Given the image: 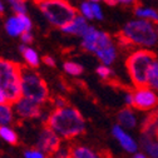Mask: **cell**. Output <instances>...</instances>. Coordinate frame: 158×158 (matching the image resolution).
<instances>
[{
    "label": "cell",
    "mask_w": 158,
    "mask_h": 158,
    "mask_svg": "<svg viewBox=\"0 0 158 158\" xmlns=\"http://www.w3.org/2000/svg\"><path fill=\"white\" fill-rule=\"evenodd\" d=\"M5 11V5H4V0H0V14H3Z\"/></svg>",
    "instance_id": "37"
},
{
    "label": "cell",
    "mask_w": 158,
    "mask_h": 158,
    "mask_svg": "<svg viewBox=\"0 0 158 158\" xmlns=\"http://www.w3.org/2000/svg\"><path fill=\"white\" fill-rule=\"evenodd\" d=\"M133 158H149L146 153H141V152H137V153H134V156H133Z\"/></svg>",
    "instance_id": "36"
},
{
    "label": "cell",
    "mask_w": 158,
    "mask_h": 158,
    "mask_svg": "<svg viewBox=\"0 0 158 158\" xmlns=\"http://www.w3.org/2000/svg\"><path fill=\"white\" fill-rule=\"evenodd\" d=\"M112 134H113V137L118 141V143L121 144V147L126 152H128V153H137L138 144H137L134 138L124 128H122L121 126L115 124L112 128Z\"/></svg>",
    "instance_id": "11"
},
{
    "label": "cell",
    "mask_w": 158,
    "mask_h": 158,
    "mask_svg": "<svg viewBox=\"0 0 158 158\" xmlns=\"http://www.w3.org/2000/svg\"><path fill=\"white\" fill-rule=\"evenodd\" d=\"M4 2H8L9 6L15 13V15L27 14V6H25V4L23 2H20V0H4Z\"/></svg>",
    "instance_id": "24"
},
{
    "label": "cell",
    "mask_w": 158,
    "mask_h": 158,
    "mask_svg": "<svg viewBox=\"0 0 158 158\" xmlns=\"http://www.w3.org/2000/svg\"><path fill=\"white\" fill-rule=\"evenodd\" d=\"M8 103V99H6V97H5V94L0 90V106L2 104H6Z\"/></svg>",
    "instance_id": "35"
},
{
    "label": "cell",
    "mask_w": 158,
    "mask_h": 158,
    "mask_svg": "<svg viewBox=\"0 0 158 158\" xmlns=\"http://www.w3.org/2000/svg\"><path fill=\"white\" fill-rule=\"evenodd\" d=\"M97 74L99 75L102 79H109L112 77V74H113V70L110 69V67L101 64L99 67L97 68Z\"/></svg>",
    "instance_id": "28"
},
{
    "label": "cell",
    "mask_w": 158,
    "mask_h": 158,
    "mask_svg": "<svg viewBox=\"0 0 158 158\" xmlns=\"http://www.w3.org/2000/svg\"><path fill=\"white\" fill-rule=\"evenodd\" d=\"M31 20L27 14L13 15L6 19L5 22V31L13 38H20V35L25 31H31Z\"/></svg>",
    "instance_id": "8"
},
{
    "label": "cell",
    "mask_w": 158,
    "mask_h": 158,
    "mask_svg": "<svg viewBox=\"0 0 158 158\" xmlns=\"http://www.w3.org/2000/svg\"><path fill=\"white\" fill-rule=\"evenodd\" d=\"M147 87H149L151 89H153L154 92H158V60H156L152 63L149 72H148V77H147Z\"/></svg>",
    "instance_id": "21"
},
{
    "label": "cell",
    "mask_w": 158,
    "mask_h": 158,
    "mask_svg": "<svg viewBox=\"0 0 158 158\" xmlns=\"http://www.w3.org/2000/svg\"><path fill=\"white\" fill-rule=\"evenodd\" d=\"M90 6H92V11H93V18L97 19V20H103V10L99 5V3H90Z\"/></svg>",
    "instance_id": "29"
},
{
    "label": "cell",
    "mask_w": 158,
    "mask_h": 158,
    "mask_svg": "<svg viewBox=\"0 0 158 158\" xmlns=\"http://www.w3.org/2000/svg\"><path fill=\"white\" fill-rule=\"evenodd\" d=\"M121 39L127 44L148 49L154 47L158 42V28L154 23L142 19H133L123 27Z\"/></svg>",
    "instance_id": "2"
},
{
    "label": "cell",
    "mask_w": 158,
    "mask_h": 158,
    "mask_svg": "<svg viewBox=\"0 0 158 158\" xmlns=\"http://www.w3.org/2000/svg\"><path fill=\"white\" fill-rule=\"evenodd\" d=\"M70 158H103V156L87 146H73L70 147Z\"/></svg>",
    "instance_id": "18"
},
{
    "label": "cell",
    "mask_w": 158,
    "mask_h": 158,
    "mask_svg": "<svg viewBox=\"0 0 158 158\" xmlns=\"http://www.w3.org/2000/svg\"><path fill=\"white\" fill-rule=\"evenodd\" d=\"M62 146L60 138H59L49 127H44L40 133L38 135L36 139V147L38 149H40L42 152H44L47 156L52 154L53 152H55L59 147Z\"/></svg>",
    "instance_id": "9"
},
{
    "label": "cell",
    "mask_w": 158,
    "mask_h": 158,
    "mask_svg": "<svg viewBox=\"0 0 158 158\" xmlns=\"http://www.w3.org/2000/svg\"><path fill=\"white\" fill-rule=\"evenodd\" d=\"M79 11H81L79 15H82L84 19H87V20H92V19H94L92 6H90L89 2H84V3H82L81 5H79Z\"/></svg>",
    "instance_id": "25"
},
{
    "label": "cell",
    "mask_w": 158,
    "mask_h": 158,
    "mask_svg": "<svg viewBox=\"0 0 158 158\" xmlns=\"http://www.w3.org/2000/svg\"><path fill=\"white\" fill-rule=\"evenodd\" d=\"M104 2H107L109 4H114V0H104Z\"/></svg>",
    "instance_id": "38"
},
{
    "label": "cell",
    "mask_w": 158,
    "mask_h": 158,
    "mask_svg": "<svg viewBox=\"0 0 158 158\" xmlns=\"http://www.w3.org/2000/svg\"><path fill=\"white\" fill-rule=\"evenodd\" d=\"M95 55H97V58L102 62L103 65H108V67H109V65L115 60V58H117V49H115V47L112 44V45L108 47V48H104V49H102V50H99V52H97Z\"/></svg>",
    "instance_id": "19"
},
{
    "label": "cell",
    "mask_w": 158,
    "mask_h": 158,
    "mask_svg": "<svg viewBox=\"0 0 158 158\" xmlns=\"http://www.w3.org/2000/svg\"><path fill=\"white\" fill-rule=\"evenodd\" d=\"M98 29L94 27H89L85 34L82 36V48L87 52L94 53L95 52V44H97V36H98Z\"/></svg>",
    "instance_id": "16"
},
{
    "label": "cell",
    "mask_w": 158,
    "mask_h": 158,
    "mask_svg": "<svg viewBox=\"0 0 158 158\" xmlns=\"http://www.w3.org/2000/svg\"><path fill=\"white\" fill-rule=\"evenodd\" d=\"M24 158H48V156L38 148H29L24 152Z\"/></svg>",
    "instance_id": "27"
},
{
    "label": "cell",
    "mask_w": 158,
    "mask_h": 158,
    "mask_svg": "<svg viewBox=\"0 0 158 158\" xmlns=\"http://www.w3.org/2000/svg\"><path fill=\"white\" fill-rule=\"evenodd\" d=\"M124 102L127 104V107L132 108L133 107V93L132 92H127L124 95Z\"/></svg>",
    "instance_id": "32"
},
{
    "label": "cell",
    "mask_w": 158,
    "mask_h": 158,
    "mask_svg": "<svg viewBox=\"0 0 158 158\" xmlns=\"http://www.w3.org/2000/svg\"><path fill=\"white\" fill-rule=\"evenodd\" d=\"M43 62L48 65V67H55V60H54V58L50 56V55H47L43 58Z\"/></svg>",
    "instance_id": "33"
},
{
    "label": "cell",
    "mask_w": 158,
    "mask_h": 158,
    "mask_svg": "<svg viewBox=\"0 0 158 158\" xmlns=\"http://www.w3.org/2000/svg\"><path fill=\"white\" fill-rule=\"evenodd\" d=\"M63 69L67 74L69 75H73V77H78L83 73V67L79 64V63H75V62H64L63 64Z\"/></svg>",
    "instance_id": "23"
},
{
    "label": "cell",
    "mask_w": 158,
    "mask_h": 158,
    "mask_svg": "<svg viewBox=\"0 0 158 158\" xmlns=\"http://www.w3.org/2000/svg\"><path fill=\"white\" fill-rule=\"evenodd\" d=\"M47 127H49L60 139H72L84 133L85 121L78 109L67 106L60 109H54L48 115Z\"/></svg>",
    "instance_id": "1"
},
{
    "label": "cell",
    "mask_w": 158,
    "mask_h": 158,
    "mask_svg": "<svg viewBox=\"0 0 158 158\" xmlns=\"http://www.w3.org/2000/svg\"><path fill=\"white\" fill-rule=\"evenodd\" d=\"M141 146L149 158H158V141L154 137L142 134Z\"/></svg>",
    "instance_id": "15"
},
{
    "label": "cell",
    "mask_w": 158,
    "mask_h": 158,
    "mask_svg": "<svg viewBox=\"0 0 158 158\" xmlns=\"http://www.w3.org/2000/svg\"><path fill=\"white\" fill-rule=\"evenodd\" d=\"M158 106V95L149 87H139L133 92V108L138 110H152Z\"/></svg>",
    "instance_id": "7"
},
{
    "label": "cell",
    "mask_w": 158,
    "mask_h": 158,
    "mask_svg": "<svg viewBox=\"0 0 158 158\" xmlns=\"http://www.w3.org/2000/svg\"><path fill=\"white\" fill-rule=\"evenodd\" d=\"M22 97L38 103L44 104L49 98V90L44 79L33 69L22 67Z\"/></svg>",
    "instance_id": "6"
},
{
    "label": "cell",
    "mask_w": 158,
    "mask_h": 158,
    "mask_svg": "<svg viewBox=\"0 0 158 158\" xmlns=\"http://www.w3.org/2000/svg\"><path fill=\"white\" fill-rule=\"evenodd\" d=\"M14 119V110L11 104H2L0 106V127L10 126Z\"/></svg>",
    "instance_id": "20"
},
{
    "label": "cell",
    "mask_w": 158,
    "mask_h": 158,
    "mask_svg": "<svg viewBox=\"0 0 158 158\" xmlns=\"http://www.w3.org/2000/svg\"><path fill=\"white\" fill-rule=\"evenodd\" d=\"M0 138H2L3 141H5L6 143L13 144V146L18 143V134L10 126L0 127Z\"/></svg>",
    "instance_id": "22"
},
{
    "label": "cell",
    "mask_w": 158,
    "mask_h": 158,
    "mask_svg": "<svg viewBox=\"0 0 158 158\" xmlns=\"http://www.w3.org/2000/svg\"><path fill=\"white\" fill-rule=\"evenodd\" d=\"M98 2H101V0H89V3H98Z\"/></svg>",
    "instance_id": "39"
},
{
    "label": "cell",
    "mask_w": 158,
    "mask_h": 158,
    "mask_svg": "<svg viewBox=\"0 0 158 158\" xmlns=\"http://www.w3.org/2000/svg\"><path fill=\"white\" fill-rule=\"evenodd\" d=\"M19 50H20L23 58L25 63L30 67V68H36L40 64V58H39V54L35 49H33L29 45H25V44H20L19 45Z\"/></svg>",
    "instance_id": "14"
},
{
    "label": "cell",
    "mask_w": 158,
    "mask_h": 158,
    "mask_svg": "<svg viewBox=\"0 0 158 158\" xmlns=\"http://www.w3.org/2000/svg\"><path fill=\"white\" fill-rule=\"evenodd\" d=\"M90 25L88 24V20L84 19L82 15H77L73 20L65 25L64 28H62V31L69 35H75V36H83L85 34V31L88 30Z\"/></svg>",
    "instance_id": "12"
},
{
    "label": "cell",
    "mask_w": 158,
    "mask_h": 158,
    "mask_svg": "<svg viewBox=\"0 0 158 158\" xmlns=\"http://www.w3.org/2000/svg\"><path fill=\"white\" fill-rule=\"evenodd\" d=\"M22 67L15 62L0 58V90L9 104H15L22 98Z\"/></svg>",
    "instance_id": "3"
},
{
    "label": "cell",
    "mask_w": 158,
    "mask_h": 158,
    "mask_svg": "<svg viewBox=\"0 0 158 158\" xmlns=\"http://www.w3.org/2000/svg\"><path fill=\"white\" fill-rule=\"evenodd\" d=\"M156 139L158 141V132H157V134H156Z\"/></svg>",
    "instance_id": "40"
},
{
    "label": "cell",
    "mask_w": 158,
    "mask_h": 158,
    "mask_svg": "<svg viewBox=\"0 0 158 158\" xmlns=\"http://www.w3.org/2000/svg\"><path fill=\"white\" fill-rule=\"evenodd\" d=\"M47 20L56 28H64L77 16V10L67 0H35Z\"/></svg>",
    "instance_id": "4"
},
{
    "label": "cell",
    "mask_w": 158,
    "mask_h": 158,
    "mask_svg": "<svg viewBox=\"0 0 158 158\" xmlns=\"http://www.w3.org/2000/svg\"><path fill=\"white\" fill-rule=\"evenodd\" d=\"M20 2H23V3H24V2H25V0H20Z\"/></svg>",
    "instance_id": "41"
},
{
    "label": "cell",
    "mask_w": 158,
    "mask_h": 158,
    "mask_svg": "<svg viewBox=\"0 0 158 158\" xmlns=\"http://www.w3.org/2000/svg\"><path fill=\"white\" fill-rule=\"evenodd\" d=\"M134 15L137 16V19H142V20H147V22H151V23H154V24L158 23V11L153 8L135 6Z\"/></svg>",
    "instance_id": "17"
},
{
    "label": "cell",
    "mask_w": 158,
    "mask_h": 158,
    "mask_svg": "<svg viewBox=\"0 0 158 158\" xmlns=\"http://www.w3.org/2000/svg\"><path fill=\"white\" fill-rule=\"evenodd\" d=\"M137 0H114V3L117 4H122V5H133L135 4Z\"/></svg>",
    "instance_id": "34"
},
{
    "label": "cell",
    "mask_w": 158,
    "mask_h": 158,
    "mask_svg": "<svg viewBox=\"0 0 158 158\" xmlns=\"http://www.w3.org/2000/svg\"><path fill=\"white\" fill-rule=\"evenodd\" d=\"M20 40H22V44H25V45H29L31 42H33V34L31 31H25L20 35Z\"/></svg>",
    "instance_id": "31"
},
{
    "label": "cell",
    "mask_w": 158,
    "mask_h": 158,
    "mask_svg": "<svg viewBox=\"0 0 158 158\" xmlns=\"http://www.w3.org/2000/svg\"><path fill=\"white\" fill-rule=\"evenodd\" d=\"M14 108L15 113L22 119H31V118H38L42 115V106L24 97H22L14 104Z\"/></svg>",
    "instance_id": "10"
},
{
    "label": "cell",
    "mask_w": 158,
    "mask_h": 158,
    "mask_svg": "<svg viewBox=\"0 0 158 158\" xmlns=\"http://www.w3.org/2000/svg\"><path fill=\"white\" fill-rule=\"evenodd\" d=\"M156 55L148 49H138L127 59V69L135 88L147 85V77Z\"/></svg>",
    "instance_id": "5"
},
{
    "label": "cell",
    "mask_w": 158,
    "mask_h": 158,
    "mask_svg": "<svg viewBox=\"0 0 158 158\" xmlns=\"http://www.w3.org/2000/svg\"><path fill=\"white\" fill-rule=\"evenodd\" d=\"M48 158H70V147L60 146L55 152L49 154Z\"/></svg>",
    "instance_id": "26"
},
{
    "label": "cell",
    "mask_w": 158,
    "mask_h": 158,
    "mask_svg": "<svg viewBox=\"0 0 158 158\" xmlns=\"http://www.w3.org/2000/svg\"><path fill=\"white\" fill-rule=\"evenodd\" d=\"M53 106L55 107V109H60V108L67 107L68 104H67V102H65L64 98H62V97H56V98H54V101H53Z\"/></svg>",
    "instance_id": "30"
},
{
    "label": "cell",
    "mask_w": 158,
    "mask_h": 158,
    "mask_svg": "<svg viewBox=\"0 0 158 158\" xmlns=\"http://www.w3.org/2000/svg\"><path fill=\"white\" fill-rule=\"evenodd\" d=\"M117 119H118V126H121L124 129H133V128H135V126L138 123V118H137L135 112L129 107L123 108L118 113Z\"/></svg>",
    "instance_id": "13"
}]
</instances>
